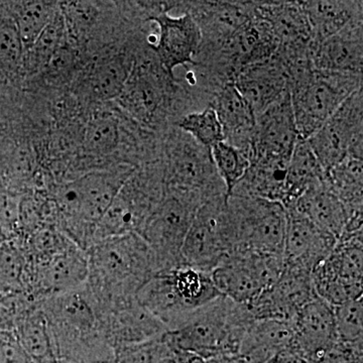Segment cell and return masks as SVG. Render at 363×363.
<instances>
[{
    "label": "cell",
    "instance_id": "40",
    "mask_svg": "<svg viewBox=\"0 0 363 363\" xmlns=\"http://www.w3.org/2000/svg\"><path fill=\"white\" fill-rule=\"evenodd\" d=\"M174 362L175 363H207V360L197 353L186 350H174Z\"/></svg>",
    "mask_w": 363,
    "mask_h": 363
},
{
    "label": "cell",
    "instance_id": "15",
    "mask_svg": "<svg viewBox=\"0 0 363 363\" xmlns=\"http://www.w3.org/2000/svg\"><path fill=\"white\" fill-rule=\"evenodd\" d=\"M300 140L289 94L257 116L252 160L269 157L290 161Z\"/></svg>",
    "mask_w": 363,
    "mask_h": 363
},
{
    "label": "cell",
    "instance_id": "19",
    "mask_svg": "<svg viewBox=\"0 0 363 363\" xmlns=\"http://www.w3.org/2000/svg\"><path fill=\"white\" fill-rule=\"evenodd\" d=\"M209 107L216 112L223 128L224 142L252 160L257 116L233 83L224 85L212 97Z\"/></svg>",
    "mask_w": 363,
    "mask_h": 363
},
{
    "label": "cell",
    "instance_id": "36",
    "mask_svg": "<svg viewBox=\"0 0 363 363\" xmlns=\"http://www.w3.org/2000/svg\"><path fill=\"white\" fill-rule=\"evenodd\" d=\"M21 44L16 26L4 25L0 28V61L7 66H14L23 58Z\"/></svg>",
    "mask_w": 363,
    "mask_h": 363
},
{
    "label": "cell",
    "instance_id": "34",
    "mask_svg": "<svg viewBox=\"0 0 363 363\" xmlns=\"http://www.w3.org/2000/svg\"><path fill=\"white\" fill-rule=\"evenodd\" d=\"M339 342L358 343L363 340V298L348 301L333 307Z\"/></svg>",
    "mask_w": 363,
    "mask_h": 363
},
{
    "label": "cell",
    "instance_id": "37",
    "mask_svg": "<svg viewBox=\"0 0 363 363\" xmlns=\"http://www.w3.org/2000/svg\"><path fill=\"white\" fill-rule=\"evenodd\" d=\"M362 346V342L336 343L313 363H363Z\"/></svg>",
    "mask_w": 363,
    "mask_h": 363
},
{
    "label": "cell",
    "instance_id": "17",
    "mask_svg": "<svg viewBox=\"0 0 363 363\" xmlns=\"http://www.w3.org/2000/svg\"><path fill=\"white\" fill-rule=\"evenodd\" d=\"M286 211L284 262L312 271L316 264L330 255L337 243V238L322 230L298 212L291 209H286Z\"/></svg>",
    "mask_w": 363,
    "mask_h": 363
},
{
    "label": "cell",
    "instance_id": "32",
    "mask_svg": "<svg viewBox=\"0 0 363 363\" xmlns=\"http://www.w3.org/2000/svg\"><path fill=\"white\" fill-rule=\"evenodd\" d=\"M210 150L218 175L225 185L228 197L250 168V157L225 142L217 143Z\"/></svg>",
    "mask_w": 363,
    "mask_h": 363
},
{
    "label": "cell",
    "instance_id": "10",
    "mask_svg": "<svg viewBox=\"0 0 363 363\" xmlns=\"http://www.w3.org/2000/svg\"><path fill=\"white\" fill-rule=\"evenodd\" d=\"M362 234L341 236L330 255L312 269L315 293L331 306L362 296Z\"/></svg>",
    "mask_w": 363,
    "mask_h": 363
},
{
    "label": "cell",
    "instance_id": "24",
    "mask_svg": "<svg viewBox=\"0 0 363 363\" xmlns=\"http://www.w3.org/2000/svg\"><path fill=\"white\" fill-rule=\"evenodd\" d=\"M311 28L315 48L363 16L362 1L311 0L300 1Z\"/></svg>",
    "mask_w": 363,
    "mask_h": 363
},
{
    "label": "cell",
    "instance_id": "4",
    "mask_svg": "<svg viewBox=\"0 0 363 363\" xmlns=\"http://www.w3.org/2000/svg\"><path fill=\"white\" fill-rule=\"evenodd\" d=\"M160 160L169 192L189 196L201 205L227 197L226 187L215 167L211 150L175 125L162 140Z\"/></svg>",
    "mask_w": 363,
    "mask_h": 363
},
{
    "label": "cell",
    "instance_id": "3",
    "mask_svg": "<svg viewBox=\"0 0 363 363\" xmlns=\"http://www.w3.org/2000/svg\"><path fill=\"white\" fill-rule=\"evenodd\" d=\"M255 320L245 305L223 296L189 313L162 335L174 350L197 353L205 359L240 353L245 334Z\"/></svg>",
    "mask_w": 363,
    "mask_h": 363
},
{
    "label": "cell",
    "instance_id": "29",
    "mask_svg": "<svg viewBox=\"0 0 363 363\" xmlns=\"http://www.w3.org/2000/svg\"><path fill=\"white\" fill-rule=\"evenodd\" d=\"M65 33L63 14L62 11H57L51 23L43 30L32 47L25 52L26 68L35 73L50 65L59 52Z\"/></svg>",
    "mask_w": 363,
    "mask_h": 363
},
{
    "label": "cell",
    "instance_id": "25",
    "mask_svg": "<svg viewBox=\"0 0 363 363\" xmlns=\"http://www.w3.org/2000/svg\"><path fill=\"white\" fill-rule=\"evenodd\" d=\"M13 333L35 363H57L56 350L40 302L16 322Z\"/></svg>",
    "mask_w": 363,
    "mask_h": 363
},
{
    "label": "cell",
    "instance_id": "16",
    "mask_svg": "<svg viewBox=\"0 0 363 363\" xmlns=\"http://www.w3.org/2000/svg\"><path fill=\"white\" fill-rule=\"evenodd\" d=\"M293 324L295 334L290 350L310 363L339 342L333 307L318 296L301 308Z\"/></svg>",
    "mask_w": 363,
    "mask_h": 363
},
{
    "label": "cell",
    "instance_id": "33",
    "mask_svg": "<svg viewBox=\"0 0 363 363\" xmlns=\"http://www.w3.org/2000/svg\"><path fill=\"white\" fill-rule=\"evenodd\" d=\"M121 131L118 123L111 116L95 117L86 128L85 149L91 155L105 156L111 154L118 145Z\"/></svg>",
    "mask_w": 363,
    "mask_h": 363
},
{
    "label": "cell",
    "instance_id": "27",
    "mask_svg": "<svg viewBox=\"0 0 363 363\" xmlns=\"http://www.w3.org/2000/svg\"><path fill=\"white\" fill-rule=\"evenodd\" d=\"M325 179V171L305 140H300L289 162L284 207L292 205L306 191Z\"/></svg>",
    "mask_w": 363,
    "mask_h": 363
},
{
    "label": "cell",
    "instance_id": "2",
    "mask_svg": "<svg viewBox=\"0 0 363 363\" xmlns=\"http://www.w3.org/2000/svg\"><path fill=\"white\" fill-rule=\"evenodd\" d=\"M58 360L70 363L113 362L97 313L84 286L40 301Z\"/></svg>",
    "mask_w": 363,
    "mask_h": 363
},
{
    "label": "cell",
    "instance_id": "20",
    "mask_svg": "<svg viewBox=\"0 0 363 363\" xmlns=\"http://www.w3.org/2000/svg\"><path fill=\"white\" fill-rule=\"evenodd\" d=\"M363 16L316 45L313 66L317 70L362 74Z\"/></svg>",
    "mask_w": 363,
    "mask_h": 363
},
{
    "label": "cell",
    "instance_id": "7",
    "mask_svg": "<svg viewBox=\"0 0 363 363\" xmlns=\"http://www.w3.org/2000/svg\"><path fill=\"white\" fill-rule=\"evenodd\" d=\"M226 201L227 197L217 198L196 212L182 247L183 266L211 274L235 250Z\"/></svg>",
    "mask_w": 363,
    "mask_h": 363
},
{
    "label": "cell",
    "instance_id": "21",
    "mask_svg": "<svg viewBox=\"0 0 363 363\" xmlns=\"http://www.w3.org/2000/svg\"><path fill=\"white\" fill-rule=\"evenodd\" d=\"M286 209L294 210L309 219L322 230L340 238L348 222V214L342 203L329 190L325 179L306 191Z\"/></svg>",
    "mask_w": 363,
    "mask_h": 363
},
{
    "label": "cell",
    "instance_id": "1",
    "mask_svg": "<svg viewBox=\"0 0 363 363\" xmlns=\"http://www.w3.org/2000/svg\"><path fill=\"white\" fill-rule=\"evenodd\" d=\"M86 253L84 289L97 314L136 297L143 284L160 272L156 255L138 233L98 241Z\"/></svg>",
    "mask_w": 363,
    "mask_h": 363
},
{
    "label": "cell",
    "instance_id": "43",
    "mask_svg": "<svg viewBox=\"0 0 363 363\" xmlns=\"http://www.w3.org/2000/svg\"><path fill=\"white\" fill-rule=\"evenodd\" d=\"M98 363H114V360H113V362H98Z\"/></svg>",
    "mask_w": 363,
    "mask_h": 363
},
{
    "label": "cell",
    "instance_id": "28",
    "mask_svg": "<svg viewBox=\"0 0 363 363\" xmlns=\"http://www.w3.org/2000/svg\"><path fill=\"white\" fill-rule=\"evenodd\" d=\"M135 62L126 55L118 54L95 64L88 76V87L93 96L100 100L121 96Z\"/></svg>",
    "mask_w": 363,
    "mask_h": 363
},
{
    "label": "cell",
    "instance_id": "23",
    "mask_svg": "<svg viewBox=\"0 0 363 363\" xmlns=\"http://www.w3.org/2000/svg\"><path fill=\"white\" fill-rule=\"evenodd\" d=\"M294 334L293 321H255L238 355L243 363H267L279 352L291 350Z\"/></svg>",
    "mask_w": 363,
    "mask_h": 363
},
{
    "label": "cell",
    "instance_id": "9",
    "mask_svg": "<svg viewBox=\"0 0 363 363\" xmlns=\"http://www.w3.org/2000/svg\"><path fill=\"white\" fill-rule=\"evenodd\" d=\"M283 269V257L236 250L229 253L211 274L221 296L242 305L274 285Z\"/></svg>",
    "mask_w": 363,
    "mask_h": 363
},
{
    "label": "cell",
    "instance_id": "31",
    "mask_svg": "<svg viewBox=\"0 0 363 363\" xmlns=\"http://www.w3.org/2000/svg\"><path fill=\"white\" fill-rule=\"evenodd\" d=\"M174 125L208 149L224 142L223 128L211 107L185 114Z\"/></svg>",
    "mask_w": 363,
    "mask_h": 363
},
{
    "label": "cell",
    "instance_id": "11",
    "mask_svg": "<svg viewBox=\"0 0 363 363\" xmlns=\"http://www.w3.org/2000/svg\"><path fill=\"white\" fill-rule=\"evenodd\" d=\"M305 142L325 173L345 157L363 160V88L351 94Z\"/></svg>",
    "mask_w": 363,
    "mask_h": 363
},
{
    "label": "cell",
    "instance_id": "22",
    "mask_svg": "<svg viewBox=\"0 0 363 363\" xmlns=\"http://www.w3.org/2000/svg\"><path fill=\"white\" fill-rule=\"evenodd\" d=\"M289 162L269 157L252 160L247 173L234 187L230 195L262 198L281 203L284 206Z\"/></svg>",
    "mask_w": 363,
    "mask_h": 363
},
{
    "label": "cell",
    "instance_id": "12",
    "mask_svg": "<svg viewBox=\"0 0 363 363\" xmlns=\"http://www.w3.org/2000/svg\"><path fill=\"white\" fill-rule=\"evenodd\" d=\"M88 278V257L77 245L33 262L26 259L23 293L35 302L83 288Z\"/></svg>",
    "mask_w": 363,
    "mask_h": 363
},
{
    "label": "cell",
    "instance_id": "42",
    "mask_svg": "<svg viewBox=\"0 0 363 363\" xmlns=\"http://www.w3.org/2000/svg\"><path fill=\"white\" fill-rule=\"evenodd\" d=\"M57 363H70V362H65V360H58V362H57Z\"/></svg>",
    "mask_w": 363,
    "mask_h": 363
},
{
    "label": "cell",
    "instance_id": "6",
    "mask_svg": "<svg viewBox=\"0 0 363 363\" xmlns=\"http://www.w3.org/2000/svg\"><path fill=\"white\" fill-rule=\"evenodd\" d=\"M226 204L235 243L234 250H250L284 257L286 211L281 203L230 195Z\"/></svg>",
    "mask_w": 363,
    "mask_h": 363
},
{
    "label": "cell",
    "instance_id": "30",
    "mask_svg": "<svg viewBox=\"0 0 363 363\" xmlns=\"http://www.w3.org/2000/svg\"><path fill=\"white\" fill-rule=\"evenodd\" d=\"M56 13V7L51 2H26L20 7L16 14L14 26L23 44V51H28L32 47Z\"/></svg>",
    "mask_w": 363,
    "mask_h": 363
},
{
    "label": "cell",
    "instance_id": "35",
    "mask_svg": "<svg viewBox=\"0 0 363 363\" xmlns=\"http://www.w3.org/2000/svg\"><path fill=\"white\" fill-rule=\"evenodd\" d=\"M172 355V351L161 336L118 348L114 351V363H160Z\"/></svg>",
    "mask_w": 363,
    "mask_h": 363
},
{
    "label": "cell",
    "instance_id": "39",
    "mask_svg": "<svg viewBox=\"0 0 363 363\" xmlns=\"http://www.w3.org/2000/svg\"><path fill=\"white\" fill-rule=\"evenodd\" d=\"M267 363H310L293 350H284L272 357Z\"/></svg>",
    "mask_w": 363,
    "mask_h": 363
},
{
    "label": "cell",
    "instance_id": "41",
    "mask_svg": "<svg viewBox=\"0 0 363 363\" xmlns=\"http://www.w3.org/2000/svg\"><path fill=\"white\" fill-rule=\"evenodd\" d=\"M160 363H175V362H174L173 355H172V357L164 358V359H162Z\"/></svg>",
    "mask_w": 363,
    "mask_h": 363
},
{
    "label": "cell",
    "instance_id": "18",
    "mask_svg": "<svg viewBox=\"0 0 363 363\" xmlns=\"http://www.w3.org/2000/svg\"><path fill=\"white\" fill-rule=\"evenodd\" d=\"M233 84L257 116L290 94L285 69L274 57L241 70Z\"/></svg>",
    "mask_w": 363,
    "mask_h": 363
},
{
    "label": "cell",
    "instance_id": "38",
    "mask_svg": "<svg viewBox=\"0 0 363 363\" xmlns=\"http://www.w3.org/2000/svg\"><path fill=\"white\" fill-rule=\"evenodd\" d=\"M0 363H35L13 332L0 334Z\"/></svg>",
    "mask_w": 363,
    "mask_h": 363
},
{
    "label": "cell",
    "instance_id": "8",
    "mask_svg": "<svg viewBox=\"0 0 363 363\" xmlns=\"http://www.w3.org/2000/svg\"><path fill=\"white\" fill-rule=\"evenodd\" d=\"M202 205L188 196L167 191L138 235L156 255L160 272L183 266L182 247L196 212Z\"/></svg>",
    "mask_w": 363,
    "mask_h": 363
},
{
    "label": "cell",
    "instance_id": "5",
    "mask_svg": "<svg viewBox=\"0 0 363 363\" xmlns=\"http://www.w3.org/2000/svg\"><path fill=\"white\" fill-rule=\"evenodd\" d=\"M363 74L310 70L291 79V104L298 138H310L353 93L363 88Z\"/></svg>",
    "mask_w": 363,
    "mask_h": 363
},
{
    "label": "cell",
    "instance_id": "26",
    "mask_svg": "<svg viewBox=\"0 0 363 363\" xmlns=\"http://www.w3.org/2000/svg\"><path fill=\"white\" fill-rule=\"evenodd\" d=\"M363 160L347 157L325 173V183L342 203L348 220L362 216Z\"/></svg>",
    "mask_w": 363,
    "mask_h": 363
},
{
    "label": "cell",
    "instance_id": "13",
    "mask_svg": "<svg viewBox=\"0 0 363 363\" xmlns=\"http://www.w3.org/2000/svg\"><path fill=\"white\" fill-rule=\"evenodd\" d=\"M168 4L161 7L147 18L157 26L156 44L150 45L157 61L171 77L175 78L178 67L195 65V58L201 45V32L190 13L173 16Z\"/></svg>",
    "mask_w": 363,
    "mask_h": 363
},
{
    "label": "cell",
    "instance_id": "14",
    "mask_svg": "<svg viewBox=\"0 0 363 363\" xmlns=\"http://www.w3.org/2000/svg\"><path fill=\"white\" fill-rule=\"evenodd\" d=\"M97 316L105 338L113 351L161 337L168 330L140 304L136 297L114 305Z\"/></svg>",
    "mask_w": 363,
    "mask_h": 363
}]
</instances>
